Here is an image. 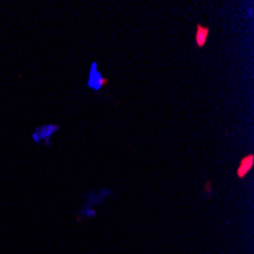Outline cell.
<instances>
[{
  "label": "cell",
  "instance_id": "obj_1",
  "mask_svg": "<svg viewBox=\"0 0 254 254\" xmlns=\"http://www.w3.org/2000/svg\"><path fill=\"white\" fill-rule=\"evenodd\" d=\"M110 81L107 78L102 76V73L99 72L98 68V63H91V67H90V73H88V79H87V85L95 90V91H99L102 90L105 85H108Z\"/></svg>",
  "mask_w": 254,
  "mask_h": 254
},
{
  "label": "cell",
  "instance_id": "obj_2",
  "mask_svg": "<svg viewBox=\"0 0 254 254\" xmlns=\"http://www.w3.org/2000/svg\"><path fill=\"white\" fill-rule=\"evenodd\" d=\"M60 129L58 125H43V127H38L34 132H32V140L35 143H40V142H46V145H51V140L49 138L52 137V134H55L57 131Z\"/></svg>",
  "mask_w": 254,
  "mask_h": 254
},
{
  "label": "cell",
  "instance_id": "obj_3",
  "mask_svg": "<svg viewBox=\"0 0 254 254\" xmlns=\"http://www.w3.org/2000/svg\"><path fill=\"white\" fill-rule=\"evenodd\" d=\"M253 166H254V155H253V154H248L247 157H244V158L241 160V163H239V166H238V171H236L238 178H239V180H244V178L248 175V172L253 169Z\"/></svg>",
  "mask_w": 254,
  "mask_h": 254
},
{
  "label": "cell",
  "instance_id": "obj_4",
  "mask_svg": "<svg viewBox=\"0 0 254 254\" xmlns=\"http://www.w3.org/2000/svg\"><path fill=\"white\" fill-rule=\"evenodd\" d=\"M209 34H210L209 26H204V25H201V23H198L196 31H195V44H196V48H199V49L204 48L205 43H207V38H209Z\"/></svg>",
  "mask_w": 254,
  "mask_h": 254
}]
</instances>
